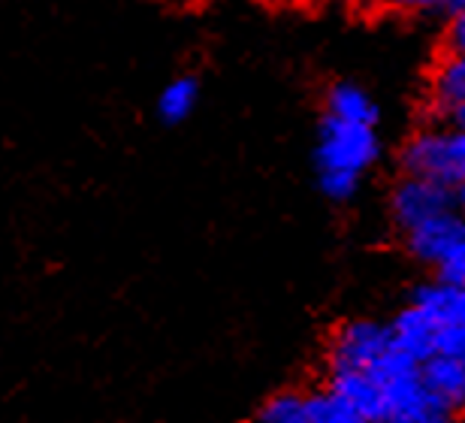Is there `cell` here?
Returning <instances> with one entry per match:
<instances>
[{"label": "cell", "mask_w": 465, "mask_h": 423, "mask_svg": "<svg viewBox=\"0 0 465 423\" xmlns=\"http://www.w3.org/2000/svg\"><path fill=\"white\" fill-rule=\"evenodd\" d=\"M309 420V393H275L272 399L260 408L257 423H305Z\"/></svg>", "instance_id": "4fadbf2b"}, {"label": "cell", "mask_w": 465, "mask_h": 423, "mask_svg": "<svg viewBox=\"0 0 465 423\" xmlns=\"http://www.w3.org/2000/svg\"><path fill=\"white\" fill-rule=\"evenodd\" d=\"M465 242V218L462 212H448L439 218L420 224V227L405 233V246L411 251V257L430 267H439L444 257H450L453 251Z\"/></svg>", "instance_id": "5b68a950"}, {"label": "cell", "mask_w": 465, "mask_h": 423, "mask_svg": "<svg viewBox=\"0 0 465 423\" xmlns=\"http://www.w3.org/2000/svg\"><path fill=\"white\" fill-rule=\"evenodd\" d=\"M439 125H448V127L465 130V106H457V109L441 112V116H439Z\"/></svg>", "instance_id": "ac0fdd59"}, {"label": "cell", "mask_w": 465, "mask_h": 423, "mask_svg": "<svg viewBox=\"0 0 465 423\" xmlns=\"http://www.w3.org/2000/svg\"><path fill=\"white\" fill-rule=\"evenodd\" d=\"M327 393L362 423H375L381 418H387L384 390L366 372H330Z\"/></svg>", "instance_id": "8992f818"}, {"label": "cell", "mask_w": 465, "mask_h": 423, "mask_svg": "<svg viewBox=\"0 0 465 423\" xmlns=\"http://www.w3.org/2000/svg\"><path fill=\"white\" fill-rule=\"evenodd\" d=\"M435 269H439V281H444V285L465 287V242L450 254V257H444Z\"/></svg>", "instance_id": "e0dca14e"}, {"label": "cell", "mask_w": 465, "mask_h": 423, "mask_svg": "<svg viewBox=\"0 0 465 423\" xmlns=\"http://www.w3.org/2000/svg\"><path fill=\"white\" fill-rule=\"evenodd\" d=\"M375 423H408V420H399V418H381V420H375Z\"/></svg>", "instance_id": "ffe728a7"}, {"label": "cell", "mask_w": 465, "mask_h": 423, "mask_svg": "<svg viewBox=\"0 0 465 423\" xmlns=\"http://www.w3.org/2000/svg\"><path fill=\"white\" fill-rule=\"evenodd\" d=\"M420 381H423V388L430 390V397L439 402L450 418H457L465 411V366L435 354L426 363H420Z\"/></svg>", "instance_id": "52a82bcc"}, {"label": "cell", "mask_w": 465, "mask_h": 423, "mask_svg": "<svg viewBox=\"0 0 465 423\" xmlns=\"http://www.w3.org/2000/svg\"><path fill=\"white\" fill-rule=\"evenodd\" d=\"M381 139L375 127L345 125L336 118H323L321 136H318V173H348L362 176L366 169L378 161Z\"/></svg>", "instance_id": "7a4b0ae2"}, {"label": "cell", "mask_w": 465, "mask_h": 423, "mask_svg": "<svg viewBox=\"0 0 465 423\" xmlns=\"http://www.w3.org/2000/svg\"><path fill=\"white\" fill-rule=\"evenodd\" d=\"M390 347H393V336L387 324L348 321L330 338L327 366L330 372H369Z\"/></svg>", "instance_id": "3957f363"}, {"label": "cell", "mask_w": 465, "mask_h": 423, "mask_svg": "<svg viewBox=\"0 0 465 423\" xmlns=\"http://www.w3.org/2000/svg\"><path fill=\"white\" fill-rule=\"evenodd\" d=\"M441 49L444 55H465V0L457 6V13L448 18V25H444Z\"/></svg>", "instance_id": "9a60e30c"}, {"label": "cell", "mask_w": 465, "mask_h": 423, "mask_svg": "<svg viewBox=\"0 0 465 423\" xmlns=\"http://www.w3.org/2000/svg\"><path fill=\"white\" fill-rule=\"evenodd\" d=\"M414 306L423 315H430L441 330L448 327H465V287L444 285V281H430L414 290Z\"/></svg>", "instance_id": "9c48e42d"}, {"label": "cell", "mask_w": 465, "mask_h": 423, "mask_svg": "<svg viewBox=\"0 0 465 423\" xmlns=\"http://www.w3.org/2000/svg\"><path fill=\"white\" fill-rule=\"evenodd\" d=\"M305 423H312V420H305Z\"/></svg>", "instance_id": "44dd1931"}, {"label": "cell", "mask_w": 465, "mask_h": 423, "mask_svg": "<svg viewBox=\"0 0 465 423\" xmlns=\"http://www.w3.org/2000/svg\"><path fill=\"white\" fill-rule=\"evenodd\" d=\"M318 185L321 191L336 203H345L357 194L360 187V178L357 176H348V173H318Z\"/></svg>", "instance_id": "5bb4252c"}, {"label": "cell", "mask_w": 465, "mask_h": 423, "mask_svg": "<svg viewBox=\"0 0 465 423\" xmlns=\"http://www.w3.org/2000/svg\"><path fill=\"white\" fill-rule=\"evenodd\" d=\"M435 354H441V357H448V360H457L460 366H465V327H448V330H441Z\"/></svg>", "instance_id": "2e32d148"}, {"label": "cell", "mask_w": 465, "mask_h": 423, "mask_svg": "<svg viewBox=\"0 0 465 423\" xmlns=\"http://www.w3.org/2000/svg\"><path fill=\"white\" fill-rule=\"evenodd\" d=\"M390 212H393L399 230L408 233L426 221L439 218V215L457 212V191L432 182V178L405 176L390 194Z\"/></svg>", "instance_id": "277c9868"}, {"label": "cell", "mask_w": 465, "mask_h": 423, "mask_svg": "<svg viewBox=\"0 0 465 423\" xmlns=\"http://www.w3.org/2000/svg\"><path fill=\"white\" fill-rule=\"evenodd\" d=\"M327 118L345 121V125L375 127L378 106L366 91L357 88L353 82H336L327 91Z\"/></svg>", "instance_id": "8fae6325"}, {"label": "cell", "mask_w": 465, "mask_h": 423, "mask_svg": "<svg viewBox=\"0 0 465 423\" xmlns=\"http://www.w3.org/2000/svg\"><path fill=\"white\" fill-rule=\"evenodd\" d=\"M430 103L435 116L465 106V55H441L430 73Z\"/></svg>", "instance_id": "30bf717a"}, {"label": "cell", "mask_w": 465, "mask_h": 423, "mask_svg": "<svg viewBox=\"0 0 465 423\" xmlns=\"http://www.w3.org/2000/svg\"><path fill=\"white\" fill-rule=\"evenodd\" d=\"M439 333H441V327L435 324L430 315H423L417 306H408L405 312H399L396 321L390 324L393 345L417 363H426L430 357H435Z\"/></svg>", "instance_id": "ba28073f"}, {"label": "cell", "mask_w": 465, "mask_h": 423, "mask_svg": "<svg viewBox=\"0 0 465 423\" xmlns=\"http://www.w3.org/2000/svg\"><path fill=\"white\" fill-rule=\"evenodd\" d=\"M197 97H200L197 79H191V76L173 79L161 91V100H157V112H161L163 121H170V125H179V121H184L193 112V106H197Z\"/></svg>", "instance_id": "7c38bea8"}, {"label": "cell", "mask_w": 465, "mask_h": 423, "mask_svg": "<svg viewBox=\"0 0 465 423\" xmlns=\"http://www.w3.org/2000/svg\"><path fill=\"white\" fill-rule=\"evenodd\" d=\"M457 206L462 209V218H465V185H462L460 191H457Z\"/></svg>", "instance_id": "d6986e66"}, {"label": "cell", "mask_w": 465, "mask_h": 423, "mask_svg": "<svg viewBox=\"0 0 465 423\" xmlns=\"http://www.w3.org/2000/svg\"><path fill=\"white\" fill-rule=\"evenodd\" d=\"M405 176L432 178L450 191H460L465 185V130L435 125L423 127L402 146Z\"/></svg>", "instance_id": "6da1fadb"}]
</instances>
